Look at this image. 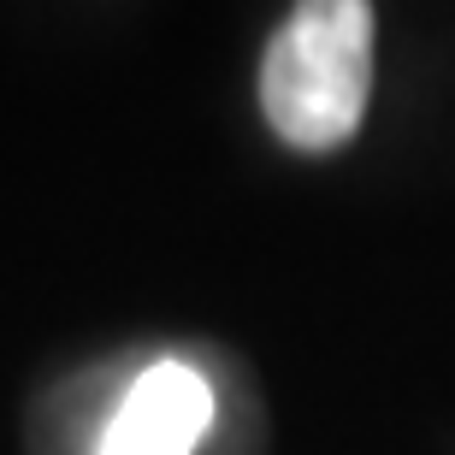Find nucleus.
<instances>
[{
    "instance_id": "obj_1",
    "label": "nucleus",
    "mask_w": 455,
    "mask_h": 455,
    "mask_svg": "<svg viewBox=\"0 0 455 455\" xmlns=\"http://www.w3.org/2000/svg\"><path fill=\"white\" fill-rule=\"evenodd\" d=\"M372 95V6L307 0L278 24L260 60V113L290 148L331 154L361 131Z\"/></svg>"
},
{
    "instance_id": "obj_2",
    "label": "nucleus",
    "mask_w": 455,
    "mask_h": 455,
    "mask_svg": "<svg viewBox=\"0 0 455 455\" xmlns=\"http://www.w3.org/2000/svg\"><path fill=\"white\" fill-rule=\"evenodd\" d=\"M213 426V385L189 361H154L107 414L95 455H196Z\"/></svg>"
}]
</instances>
